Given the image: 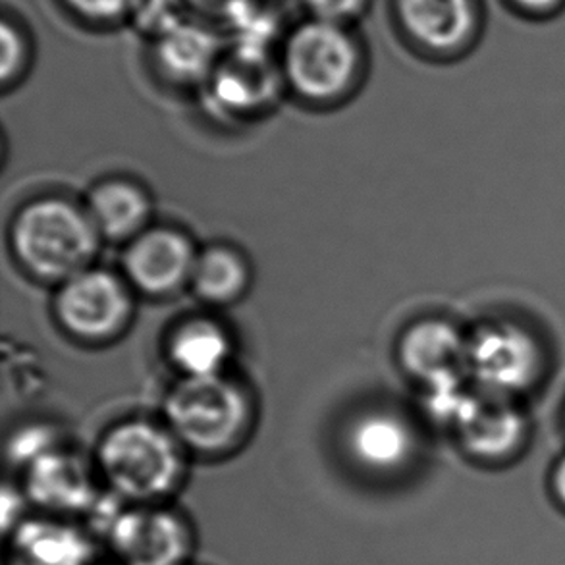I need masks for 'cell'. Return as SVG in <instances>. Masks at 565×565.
Segmentation results:
<instances>
[{
  "label": "cell",
  "mask_w": 565,
  "mask_h": 565,
  "mask_svg": "<svg viewBox=\"0 0 565 565\" xmlns=\"http://www.w3.org/2000/svg\"><path fill=\"white\" fill-rule=\"evenodd\" d=\"M185 448L169 427L124 420L100 438L95 466L108 492L128 504H162L184 482Z\"/></svg>",
  "instance_id": "6da1fadb"
},
{
  "label": "cell",
  "mask_w": 565,
  "mask_h": 565,
  "mask_svg": "<svg viewBox=\"0 0 565 565\" xmlns=\"http://www.w3.org/2000/svg\"><path fill=\"white\" fill-rule=\"evenodd\" d=\"M10 242L15 259L31 276L62 284L89 268L100 236L87 209L66 199L45 198L20 209Z\"/></svg>",
  "instance_id": "7a4b0ae2"
},
{
  "label": "cell",
  "mask_w": 565,
  "mask_h": 565,
  "mask_svg": "<svg viewBox=\"0 0 565 565\" xmlns=\"http://www.w3.org/2000/svg\"><path fill=\"white\" fill-rule=\"evenodd\" d=\"M85 518L120 565H188L193 554L188 521L167 505L128 504L107 490Z\"/></svg>",
  "instance_id": "3957f363"
},
{
  "label": "cell",
  "mask_w": 565,
  "mask_h": 565,
  "mask_svg": "<svg viewBox=\"0 0 565 565\" xmlns=\"http://www.w3.org/2000/svg\"><path fill=\"white\" fill-rule=\"evenodd\" d=\"M167 427L185 450L201 456H222L236 450L249 433L252 399L244 386L228 376L182 379L167 405Z\"/></svg>",
  "instance_id": "277c9868"
},
{
  "label": "cell",
  "mask_w": 565,
  "mask_h": 565,
  "mask_svg": "<svg viewBox=\"0 0 565 565\" xmlns=\"http://www.w3.org/2000/svg\"><path fill=\"white\" fill-rule=\"evenodd\" d=\"M361 62L360 43L348 25L309 18L284 41L280 70L299 97L330 103L352 92Z\"/></svg>",
  "instance_id": "5b68a950"
},
{
  "label": "cell",
  "mask_w": 565,
  "mask_h": 565,
  "mask_svg": "<svg viewBox=\"0 0 565 565\" xmlns=\"http://www.w3.org/2000/svg\"><path fill=\"white\" fill-rule=\"evenodd\" d=\"M134 301L128 286L103 268H87L61 284L54 313L68 334L103 344L118 337L131 319Z\"/></svg>",
  "instance_id": "8992f818"
},
{
  "label": "cell",
  "mask_w": 565,
  "mask_h": 565,
  "mask_svg": "<svg viewBox=\"0 0 565 565\" xmlns=\"http://www.w3.org/2000/svg\"><path fill=\"white\" fill-rule=\"evenodd\" d=\"M466 365L482 394L510 399L536 381L541 352L518 327L490 324L467 340Z\"/></svg>",
  "instance_id": "52a82bcc"
},
{
  "label": "cell",
  "mask_w": 565,
  "mask_h": 565,
  "mask_svg": "<svg viewBox=\"0 0 565 565\" xmlns=\"http://www.w3.org/2000/svg\"><path fill=\"white\" fill-rule=\"evenodd\" d=\"M22 473L23 497L38 513L72 520L92 512L100 497L92 467L61 446L31 461Z\"/></svg>",
  "instance_id": "ba28073f"
},
{
  "label": "cell",
  "mask_w": 565,
  "mask_h": 565,
  "mask_svg": "<svg viewBox=\"0 0 565 565\" xmlns=\"http://www.w3.org/2000/svg\"><path fill=\"white\" fill-rule=\"evenodd\" d=\"M198 255L184 232L147 228L128 244L124 273L136 290L151 298H164L191 282Z\"/></svg>",
  "instance_id": "9c48e42d"
},
{
  "label": "cell",
  "mask_w": 565,
  "mask_h": 565,
  "mask_svg": "<svg viewBox=\"0 0 565 565\" xmlns=\"http://www.w3.org/2000/svg\"><path fill=\"white\" fill-rule=\"evenodd\" d=\"M89 529L46 513H31L7 535V565H93Z\"/></svg>",
  "instance_id": "30bf717a"
},
{
  "label": "cell",
  "mask_w": 565,
  "mask_h": 565,
  "mask_svg": "<svg viewBox=\"0 0 565 565\" xmlns=\"http://www.w3.org/2000/svg\"><path fill=\"white\" fill-rule=\"evenodd\" d=\"M454 430L469 458L481 466H502L523 448L527 420L510 399L479 392Z\"/></svg>",
  "instance_id": "8fae6325"
},
{
  "label": "cell",
  "mask_w": 565,
  "mask_h": 565,
  "mask_svg": "<svg viewBox=\"0 0 565 565\" xmlns=\"http://www.w3.org/2000/svg\"><path fill=\"white\" fill-rule=\"evenodd\" d=\"M399 363L409 375L433 386L467 375V340L446 321H420L399 340Z\"/></svg>",
  "instance_id": "7c38bea8"
},
{
  "label": "cell",
  "mask_w": 565,
  "mask_h": 565,
  "mask_svg": "<svg viewBox=\"0 0 565 565\" xmlns=\"http://www.w3.org/2000/svg\"><path fill=\"white\" fill-rule=\"evenodd\" d=\"M282 70L265 53H249L234 49L228 58H222L211 76L214 100L230 113H257L275 99ZM284 79V77H282Z\"/></svg>",
  "instance_id": "4fadbf2b"
},
{
  "label": "cell",
  "mask_w": 565,
  "mask_h": 565,
  "mask_svg": "<svg viewBox=\"0 0 565 565\" xmlns=\"http://www.w3.org/2000/svg\"><path fill=\"white\" fill-rule=\"evenodd\" d=\"M396 15L407 38L438 53L463 45L477 23L473 0H396Z\"/></svg>",
  "instance_id": "5bb4252c"
},
{
  "label": "cell",
  "mask_w": 565,
  "mask_h": 565,
  "mask_svg": "<svg viewBox=\"0 0 565 565\" xmlns=\"http://www.w3.org/2000/svg\"><path fill=\"white\" fill-rule=\"evenodd\" d=\"M348 451L371 473H394L412 461L415 436L402 417L388 412L361 415L348 430Z\"/></svg>",
  "instance_id": "9a60e30c"
},
{
  "label": "cell",
  "mask_w": 565,
  "mask_h": 565,
  "mask_svg": "<svg viewBox=\"0 0 565 565\" xmlns=\"http://www.w3.org/2000/svg\"><path fill=\"white\" fill-rule=\"evenodd\" d=\"M221 61L218 35L191 18L154 39L157 68L174 84L206 82Z\"/></svg>",
  "instance_id": "2e32d148"
},
{
  "label": "cell",
  "mask_w": 565,
  "mask_h": 565,
  "mask_svg": "<svg viewBox=\"0 0 565 565\" xmlns=\"http://www.w3.org/2000/svg\"><path fill=\"white\" fill-rule=\"evenodd\" d=\"M87 213L100 237L110 242H131L147 230V222L151 218V199L141 185L116 178L92 191Z\"/></svg>",
  "instance_id": "e0dca14e"
},
{
  "label": "cell",
  "mask_w": 565,
  "mask_h": 565,
  "mask_svg": "<svg viewBox=\"0 0 565 565\" xmlns=\"http://www.w3.org/2000/svg\"><path fill=\"white\" fill-rule=\"evenodd\" d=\"M230 353L228 332L211 319H190L170 334V361L185 379L222 375Z\"/></svg>",
  "instance_id": "ac0fdd59"
},
{
  "label": "cell",
  "mask_w": 565,
  "mask_h": 565,
  "mask_svg": "<svg viewBox=\"0 0 565 565\" xmlns=\"http://www.w3.org/2000/svg\"><path fill=\"white\" fill-rule=\"evenodd\" d=\"M190 284L199 299L213 306H228L247 290L249 265L234 247L211 245L199 253Z\"/></svg>",
  "instance_id": "d6986e66"
},
{
  "label": "cell",
  "mask_w": 565,
  "mask_h": 565,
  "mask_svg": "<svg viewBox=\"0 0 565 565\" xmlns=\"http://www.w3.org/2000/svg\"><path fill=\"white\" fill-rule=\"evenodd\" d=\"M0 39H2L0 76H2V84L8 85L15 82V79H20L25 68H28L30 39H28V33H25L22 25L8 14L2 20Z\"/></svg>",
  "instance_id": "ffe728a7"
},
{
  "label": "cell",
  "mask_w": 565,
  "mask_h": 565,
  "mask_svg": "<svg viewBox=\"0 0 565 565\" xmlns=\"http://www.w3.org/2000/svg\"><path fill=\"white\" fill-rule=\"evenodd\" d=\"M131 18L138 23L139 30L154 41L185 22L190 15L184 0H141Z\"/></svg>",
  "instance_id": "44dd1931"
},
{
  "label": "cell",
  "mask_w": 565,
  "mask_h": 565,
  "mask_svg": "<svg viewBox=\"0 0 565 565\" xmlns=\"http://www.w3.org/2000/svg\"><path fill=\"white\" fill-rule=\"evenodd\" d=\"M141 0H62L72 14L92 23L120 22L136 14Z\"/></svg>",
  "instance_id": "7402d4cb"
},
{
  "label": "cell",
  "mask_w": 565,
  "mask_h": 565,
  "mask_svg": "<svg viewBox=\"0 0 565 565\" xmlns=\"http://www.w3.org/2000/svg\"><path fill=\"white\" fill-rule=\"evenodd\" d=\"M58 444L49 428L30 427L18 433L8 448V458L18 469H25L31 461L41 458L46 451L53 450Z\"/></svg>",
  "instance_id": "603a6c76"
},
{
  "label": "cell",
  "mask_w": 565,
  "mask_h": 565,
  "mask_svg": "<svg viewBox=\"0 0 565 565\" xmlns=\"http://www.w3.org/2000/svg\"><path fill=\"white\" fill-rule=\"evenodd\" d=\"M309 18L348 25L365 14L371 0H301Z\"/></svg>",
  "instance_id": "cb8c5ba5"
},
{
  "label": "cell",
  "mask_w": 565,
  "mask_h": 565,
  "mask_svg": "<svg viewBox=\"0 0 565 565\" xmlns=\"http://www.w3.org/2000/svg\"><path fill=\"white\" fill-rule=\"evenodd\" d=\"M28 505V500L23 497L22 489H12L10 484L4 487L2 492V531L4 536L28 515H23V510Z\"/></svg>",
  "instance_id": "d4e9b609"
},
{
  "label": "cell",
  "mask_w": 565,
  "mask_h": 565,
  "mask_svg": "<svg viewBox=\"0 0 565 565\" xmlns=\"http://www.w3.org/2000/svg\"><path fill=\"white\" fill-rule=\"evenodd\" d=\"M249 2L253 0H184L188 10H193L198 14L221 18L222 22H226L230 15Z\"/></svg>",
  "instance_id": "484cf974"
},
{
  "label": "cell",
  "mask_w": 565,
  "mask_h": 565,
  "mask_svg": "<svg viewBox=\"0 0 565 565\" xmlns=\"http://www.w3.org/2000/svg\"><path fill=\"white\" fill-rule=\"evenodd\" d=\"M546 490H548V498H551L552 505L556 508V512L565 518V454L552 466Z\"/></svg>",
  "instance_id": "4316f807"
},
{
  "label": "cell",
  "mask_w": 565,
  "mask_h": 565,
  "mask_svg": "<svg viewBox=\"0 0 565 565\" xmlns=\"http://www.w3.org/2000/svg\"><path fill=\"white\" fill-rule=\"evenodd\" d=\"M515 2L521 4V7L527 8V10L541 12V10H548V8L556 7L558 0H515Z\"/></svg>",
  "instance_id": "83f0119b"
}]
</instances>
